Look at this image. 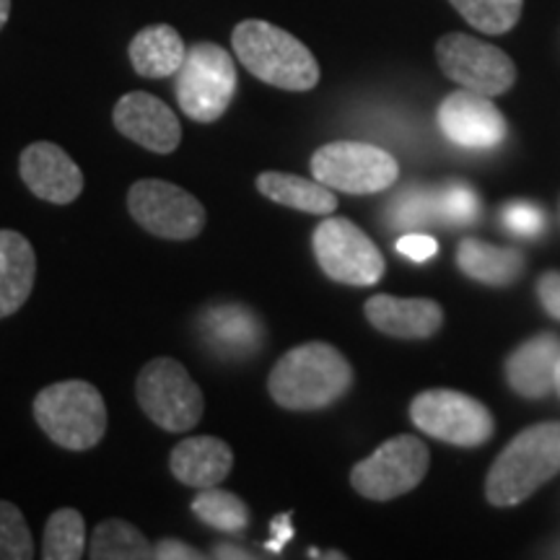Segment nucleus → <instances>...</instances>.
<instances>
[{
    "instance_id": "obj_21",
    "label": "nucleus",
    "mask_w": 560,
    "mask_h": 560,
    "mask_svg": "<svg viewBox=\"0 0 560 560\" xmlns=\"http://www.w3.org/2000/svg\"><path fill=\"white\" fill-rule=\"evenodd\" d=\"M132 70L143 79H170L185 62L187 47L179 32L170 24H153L140 30L128 47Z\"/></svg>"
},
{
    "instance_id": "obj_34",
    "label": "nucleus",
    "mask_w": 560,
    "mask_h": 560,
    "mask_svg": "<svg viewBox=\"0 0 560 560\" xmlns=\"http://www.w3.org/2000/svg\"><path fill=\"white\" fill-rule=\"evenodd\" d=\"M153 558L159 560H202L206 556L192 545L174 540V537H166L159 545H153Z\"/></svg>"
},
{
    "instance_id": "obj_36",
    "label": "nucleus",
    "mask_w": 560,
    "mask_h": 560,
    "mask_svg": "<svg viewBox=\"0 0 560 560\" xmlns=\"http://www.w3.org/2000/svg\"><path fill=\"white\" fill-rule=\"evenodd\" d=\"M210 558H219V560H249V558H257V552H249L247 548H242V545H215L213 552H210Z\"/></svg>"
},
{
    "instance_id": "obj_28",
    "label": "nucleus",
    "mask_w": 560,
    "mask_h": 560,
    "mask_svg": "<svg viewBox=\"0 0 560 560\" xmlns=\"http://www.w3.org/2000/svg\"><path fill=\"white\" fill-rule=\"evenodd\" d=\"M459 16L482 34H506L520 24L524 0H450Z\"/></svg>"
},
{
    "instance_id": "obj_32",
    "label": "nucleus",
    "mask_w": 560,
    "mask_h": 560,
    "mask_svg": "<svg viewBox=\"0 0 560 560\" xmlns=\"http://www.w3.org/2000/svg\"><path fill=\"white\" fill-rule=\"evenodd\" d=\"M397 252L412 262H425L436 255L439 244L429 234H402L400 240H397Z\"/></svg>"
},
{
    "instance_id": "obj_1",
    "label": "nucleus",
    "mask_w": 560,
    "mask_h": 560,
    "mask_svg": "<svg viewBox=\"0 0 560 560\" xmlns=\"http://www.w3.org/2000/svg\"><path fill=\"white\" fill-rule=\"evenodd\" d=\"M353 369L330 342H304L283 353L268 376V392L285 410H325L348 395Z\"/></svg>"
},
{
    "instance_id": "obj_14",
    "label": "nucleus",
    "mask_w": 560,
    "mask_h": 560,
    "mask_svg": "<svg viewBox=\"0 0 560 560\" xmlns=\"http://www.w3.org/2000/svg\"><path fill=\"white\" fill-rule=\"evenodd\" d=\"M112 122L132 143L143 145L145 151L174 153L182 143V125L170 104L149 91H130L112 112Z\"/></svg>"
},
{
    "instance_id": "obj_19",
    "label": "nucleus",
    "mask_w": 560,
    "mask_h": 560,
    "mask_svg": "<svg viewBox=\"0 0 560 560\" xmlns=\"http://www.w3.org/2000/svg\"><path fill=\"white\" fill-rule=\"evenodd\" d=\"M172 475L187 488H215L229 478L234 452L215 436H190L174 446L170 457Z\"/></svg>"
},
{
    "instance_id": "obj_35",
    "label": "nucleus",
    "mask_w": 560,
    "mask_h": 560,
    "mask_svg": "<svg viewBox=\"0 0 560 560\" xmlns=\"http://www.w3.org/2000/svg\"><path fill=\"white\" fill-rule=\"evenodd\" d=\"M272 529V537L268 542H265V550L270 552H280L283 550V545L291 540L293 537V527H291V511H285V514H278L276 520L270 524Z\"/></svg>"
},
{
    "instance_id": "obj_39",
    "label": "nucleus",
    "mask_w": 560,
    "mask_h": 560,
    "mask_svg": "<svg viewBox=\"0 0 560 560\" xmlns=\"http://www.w3.org/2000/svg\"><path fill=\"white\" fill-rule=\"evenodd\" d=\"M556 389H558V397H560V361H558V369H556Z\"/></svg>"
},
{
    "instance_id": "obj_37",
    "label": "nucleus",
    "mask_w": 560,
    "mask_h": 560,
    "mask_svg": "<svg viewBox=\"0 0 560 560\" xmlns=\"http://www.w3.org/2000/svg\"><path fill=\"white\" fill-rule=\"evenodd\" d=\"M9 16H11V0H0V30H3Z\"/></svg>"
},
{
    "instance_id": "obj_33",
    "label": "nucleus",
    "mask_w": 560,
    "mask_h": 560,
    "mask_svg": "<svg viewBox=\"0 0 560 560\" xmlns=\"http://www.w3.org/2000/svg\"><path fill=\"white\" fill-rule=\"evenodd\" d=\"M537 296H540V304L550 317L560 319V272L550 270L542 272L540 280H537Z\"/></svg>"
},
{
    "instance_id": "obj_5",
    "label": "nucleus",
    "mask_w": 560,
    "mask_h": 560,
    "mask_svg": "<svg viewBox=\"0 0 560 560\" xmlns=\"http://www.w3.org/2000/svg\"><path fill=\"white\" fill-rule=\"evenodd\" d=\"M174 91H177L179 109L190 120H221L236 94L234 58L213 42H198V45L187 47Z\"/></svg>"
},
{
    "instance_id": "obj_4",
    "label": "nucleus",
    "mask_w": 560,
    "mask_h": 560,
    "mask_svg": "<svg viewBox=\"0 0 560 560\" xmlns=\"http://www.w3.org/2000/svg\"><path fill=\"white\" fill-rule=\"evenodd\" d=\"M34 420L55 446L86 452L107 433V405L102 392L83 380L55 382L34 397Z\"/></svg>"
},
{
    "instance_id": "obj_20",
    "label": "nucleus",
    "mask_w": 560,
    "mask_h": 560,
    "mask_svg": "<svg viewBox=\"0 0 560 560\" xmlns=\"http://www.w3.org/2000/svg\"><path fill=\"white\" fill-rule=\"evenodd\" d=\"M37 255L24 234L0 229V319L16 314L34 291Z\"/></svg>"
},
{
    "instance_id": "obj_38",
    "label": "nucleus",
    "mask_w": 560,
    "mask_h": 560,
    "mask_svg": "<svg viewBox=\"0 0 560 560\" xmlns=\"http://www.w3.org/2000/svg\"><path fill=\"white\" fill-rule=\"evenodd\" d=\"M310 558H325V560L335 558V560H342L346 556H342V552H319L317 548H312V550H310Z\"/></svg>"
},
{
    "instance_id": "obj_18",
    "label": "nucleus",
    "mask_w": 560,
    "mask_h": 560,
    "mask_svg": "<svg viewBox=\"0 0 560 560\" xmlns=\"http://www.w3.org/2000/svg\"><path fill=\"white\" fill-rule=\"evenodd\" d=\"M560 361V338L552 332L535 335L511 350L506 359V380L516 395L540 400L556 389V369Z\"/></svg>"
},
{
    "instance_id": "obj_30",
    "label": "nucleus",
    "mask_w": 560,
    "mask_h": 560,
    "mask_svg": "<svg viewBox=\"0 0 560 560\" xmlns=\"http://www.w3.org/2000/svg\"><path fill=\"white\" fill-rule=\"evenodd\" d=\"M441 198V215L450 226H467V223L478 221L480 198L467 182L450 179L439 187Z\"/></svg>"
},
{
    "instance_id": "obj_6",
    "label": "nucleus",
    "mask_w": 560,
    "mask_h": 560,
    "mask_svg": "<svg viewBox=\"0 0 560 560\" xmlns=\"http://www.w3.org/2000/svg\"><path fill=\"white\" fill-rule=\"evenodd\" d=\"M136 397L145 416L170 433L192 431L206 410L202 392L190 371L174 359H153L145 363L138 374Z\"/></svg>"
},
{
    "instance_id": "obj_17",
    "label": "nucleus",
    "mask_w": 560,
    "mask_h": 560,
    "mask_svg": "<svg viewBox=\"0 0 560 560\" xmlns=\"http://www.w3.org/2000/svg\"><path fill=\"white\" fill-rule=\"evenodd\" d=\"M363 314L374 330L400 340L433 338L444 325V310L433 299H400L376 293L366 301Z\"/></svg>"
},
{
    "instance_id": "obj_31",
    "label": "nucleus",
    "mask_w": 560,
    "mask_h": 560,
    "mask_svg": "<svg viewBox=\"0 0 560 560\" xmlns=\"http://www.w3.org/2000/svg\"><path fill=\"white\" fill-rule=\"evenodd\" d=\"M501 221L511 234L524 236V240H535L545 231V213L540 206L529 200H509L501 208Z\"/></svg>"
},
{
    "instance_id": "obj_26",
    "label": "nucleus",
    "mask_w": 560,
    "mask_h": 560,
    "mask_svg": "<svg viewBox=\"0 0 560 560\" xmlns=\"http://www.w3.org/2000/svg\"><path fill=\"white\" fill-rule=\"evenodd\" d=\"M86 556V522L75 509H58L47 520L42 558L79 560Z\"/></svg>"
},
{
    "instance_id": "obj_15",
    "label": "nucleus",
    "mask_w": 560,
    "mask_h": 560,
    "mask_svg": "<svg viewBox=\"0 0 560 560\" xmlns=\"http://www.w3.org/2000/svg\"><path fill=\"white\" fill-rule=\"evenodd\" d=\"M198 335L215 359L244 361L262 348L265 325L244 304H210L198 319Z\"/></svg>"
},
{
    "instance_id": "obj_12",
    "label": "nucleus",
    "mask_w": 560,
    "mask_h": 560,
    "mask_svg": "<svg viewBox=\"0 0 560 560\" xmlns=\"http://www.w3.org/2000/svg\"><path fill=\"white\" fill-rule=\"evenodd\" d=\"M439 68L462 89L486 96H501L516 83V66L506 52L470 37L452 32L436 42Z\"/></svg>"
},
{
    "instance_id": "obj_7",
    "label": "nucleus",
    "mask_w": 560,
    "mask_h": 560,
    "mask_svg": "<svg viewBox=\"0 0 560 560\" xmlns=\"http://www.w3.org/2000/svg\"><path fill=\"white\" fill-rule=\"evenodd\" d=\"M410 420L425 436L462 450L488 444L495 433V420L486 405L457 389L420 392L410 402Z\"/></svg>"
},
{
    "instance_id": "obj_22",
    "label": "nucleus",
    "mask_w": 560,
    "mask_h": 560,
    "mask_svg": "<svg viewBox=\"0 0 560 560\" xmlns=\"http://www.w3.org/2000/svg\"><path fill=\"white\" fill-rule=\"evenodd\" d=\"M257 190L262 198H268L278 206L304 210L312 215H330L338 208V198H335L332 187L322 185L319 179L299 177V174H283V172H262L255 179Z\"/></svg>"
},
{
    "instance_id": "obj_2",
    "label": "nucleus",
    "mask_w": 560,
    "mask_h": 560,
    "mask_svg": "<svg viewBox=\"0 0 560 560\" xmlns=\"http://www.w3.org/2000/svg\"><path fill=\"white\" fill-rule=\"evenodd\" d=\"M560 472V423H535L503 446L486 480L490 506L509 509L527 501Z\"/></svg>"
},
{
    "instance_id": "obj_27",
    "label": "nucleus",
    "mask_w": 560,
    "mask_h": 560,
    "mask_svg": "<svg viewBox=\"0 0 560 560\" xmlns=\"http://www.w3.org/2000/svg\"><path fill=\"white\" fill-rule=\"evenodd\" d=\"M192 514L198 516L202 524L219 529V532H234L247 529L249 524V509L240 495L229 493V490L215 488H202L198 499L192 501Z\"/></svg>"
},
{
    "instance_id": "obj_24",
    "label": "nucleus",
    "mask_w": 560,
    "mask_h": 560,
    "mask_svg": "<svg viewBox=\"0 0 560 560\" xmlns=\"http://www.w3.org/2000/svg\"><path fill=\"white\" fill-rule=\"evenodd\" d=\"M89 558L94 560H149L153 545L136 524L125 520H107L94 529L89 542Z\"/></svg>"
},
{
    "instance_id": "obj_13",
    "label": "nucleus",
    "mask_w": 560,
    "mask_h": 560,
    "mask_svg": "<svg viewBox=\"0 0 560 560\" xmlns=\"http://www.w3.org/2000/svg\"><path fill=\"white\" fill-rule=\"evenodd\" d=\"M436 122L446 140L475 151H490L509 136V122L493 104V96L459 89L439 104Z\"/></svg>"
},
{
    "instance_id": "obj_16",
    "label": "nucleus",
    "mask_w": 560,
    "mask_h": 560,
    "mask_svg": "<svg viewBox=\"0 0 560 560\" xmlns=\"http://www.w3.org/2000/svg\"><path fill=\"white\" fill-rule=\"evenodd\" d=\"M19 174L34 198L55 206H68L83 192V172L79 164L50 140H37L21 151Z\"/></svg>"
},
{
    "instance_id": "obj_29",
    "label": "nucleus",
    "mask_w": 560,
    "mask_h": 560,
    "mask_svg": "<svg viewBox=\"0 0 560 560\" xmlns=\"http://www.w3.org/2000/svg\"><path fill=\"white\" fill-rule=\"evenodd\" d=\"M34 558L32 529L24 514L11 501H0V560Z\"/></svg>"
},
{
    "instance_id": "obj_11",
    "label": "nucleus",
    "mask_w": 560,
    "mask_h": 560,
    "mask_svg": "<svg viewBox=\"0 0 560 560\" xmlns=\"http://www.w3.org/2000/svg\"><path fill=\"white\" fill-rule=\"evenodd\" d=\"M128 210L138 226L161 240L187 242L206 229V208L182 187L164 179H140L128 192Z\"/></svg>"
},
{
    "instance_id": "obj_10",
    "label": "nucleus",
    "mask_w": 560,
    "mask_h": 560,
    "mask_svg": "<svg viewBox=\"0 0 560 560\" xmlns=\"http://www.w3.org/2000/svg\"><path fill=\"white\" fill-rule=\"evenodd\" d=\"M312 249L322 272L335 283L374 285L387 270L380 247L348 219L322 221L312 234Z\"/></svg>"
},
{
    "instance_id": "obj_8",
    "label": "nucleus",
    "mask_w": 560,
    "mask_h": 560,
    "mask_svg": "<svg viewBox=\"0 0 560 560\" xmlns=\"http://www.w3.org/2000/svg\"><path fill=\"white\" fill-rule=\"evenodd\" d=\"M312 177L348 195L384 192L400 177V164L380 145L361 140H335L312 156Z\"/></svg>"
},
{
    "instance_id": "obj_9",
    "label": "nucleus",
    "mask_w": 560,
    "mask_h": 560,
    "mask_svg": "<svg viewBox=\"0 0 560 560\" xmlns=\"http://www.w3.org/2000/svg\"><path fill=\"white\" fill-rule=\"evenodd\" d=\"M431 452L418 436H395L350 470V486L369 501H392L423 482Z\"/></svg>"
},
{
    "instance_id": "obj_3",
    "label": "nucleus",
    "mask_w": 560,
    "mask_h": 560,
    "mask_svg": "<svg viewBox=\"0 0 560 560\" xmlns=\"http://www.w3.org/2000/svg\"><path fill=\"white\" fill-rule=\"evenodd\" d=\"M236 58L255 79L283 91H312L319 83V62L291 32L260 19L236 24L231 34Z\"/></svg>"
},
{
    "instance_id": "obj_25",
    "label": "nucleus",
    "mask_w": 560,
    "mask_h": 560,
    "mask_svg": "<svg viewBox=\"0 0 560 560\" xmlns=\"http://www.w3.org/2000/svg\"><path fill=\"white\" fill-rule=\"evenodd\" d=\"M387 221L389 226L402 229V231H418V229L433 226V223H444V215H441L439 187H429V185L405 187V190L395 198V202H389Z\"/></svg>"
},
{
    "instance_id": "obj_23",
    "label": "nucleus",
    "mask_w": 560,
    "mask_h": 560,
    "mask_svg": "<svg viewBox=\"0 0 560 560\" xmlns=\"http://www.w3.org/2000/svg\"><path fill=\"white\" fill-rule=\"evenodd\" d=\"M457 265L467 278L486 285H511L524 270V255L520 249L495 247L475 236L459 242Z\"/></svg>"
}]
</instances>
